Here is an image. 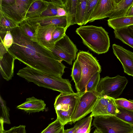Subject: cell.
<instances>
[{"instance_id": "13", "label": "cell", "mask_w": 133, "mask_h": 133, "mask_svg": "<svg viewBox=\"0 0 133 133\" xmlns=\"http://www.w3.org/2000/svg\"><path fill=\"white\" fill-rule=\"evenodd\" d=\"M113 52L121 63L124 73L133 77V52L115 44L112 45Z\"/></svg>"}, {"instance_id": "10", "label": "cell", "mask_w": 133, "mask_h": 133, "mask_svg": "<svg viewBox=\"0 0 133 133\" xmlns=\"http://www.w3.org/2000/svg\"><path fill=\"white\" fill-rule=\"evenodd\" d=\"M78 51L76 46L65 34L56 43L52 51L63 61L72 65Z\"/></svg>"}, {"instance_id": "9", "label": "cell", "mask_w": 133, "mask_h": 133, "mask_svg": "<svg viewBox=\"0 0 133 133\" xmlns=\"http://www.w3.org/2000/svg\"><path fill=\"white\" fill-rule=\"evenodd\" d=\"M97 98L96 90L84 92L82 94L71 116V122L75 123L91 112Z\"/></svg>"}, {"instance_id": "44", "label": "cell", "mask_w": 133, "mask_h": 133, "mask_svg": "<svg viewBox=\"0 0 133 133\" xmlns=\"http://www.w3.org/2000/svg\"><path fill=\"white\" fill-rule=\"evenodd\" d=\"M93 133H100L96 129L95 130Z\"/></svg>"}, {"instance_id": "39", "label": "cell", "mask_w": 133, "mask_h": 133, "mask_svg": "<svg viewBox=\"0 0 133 133\" xmlns=\"http://www.w3.org/2000/svg\"><path fill=\"white\" fill-rule=\"evenodd\" d=\"M76 124L73 127L66 130H64V133H73L76 127Z\"/></svg>"}, {"instance_id": "33", "label": "cell", "mask_w": 133, "mask_h": 133, "mask_svg": "<svg viewBox=\"0 0 133 133\" xmlns=\"http://www.w3.org/2000/svg\"><path fill=\"white\" fill-rule=\"evenodd\" d=\"M4 121L3 119L0 118V133H26L25 126L20 125L18 127H12L8 130H5L4 128Z\"/></svg>"}, {"instance_id": "28", "label": "cell", "mask_w": 133, "mask_h": 133, "mask_svg": "<svg viewBox=\"0 0 133 133\" xmlns=\"http://www.w3.org/2000/svg\"><path fill=\"white\" fill-rule=\"evenodd\" d=\"M71 76L75 84L76 89L78 86L82 76L81 66L76 59L73 64Z\"/></svg>"}, {"instance_id": "42", "label": "cell", "mask_w": 133, "mask_h": 133, "mask_svg": "<svg viewBox=\"0 0 133 133\" xmlns=\"http://www.w3.org/2000/svg\"><path fill=\"white\" fill-rule=\"evenodd\" d=\"M64 127L56 133H64Z\"/></svg>"}, {"instance_id": "38", "label": "cell", "mask_w": 133, "mask_h": 133, "mask_svg": "<svg viewBox=\"0 0 133 133\" xmlns=\"http://www.w3.org/2000/svg\"><path fill=\"white\" fill-rule=\"evenodd\" d=\"M1 42L0 43V57L3 56L5 54L8 52L7 50L4 46L2 39L0 38Z\"/></svg>"}, {"instance_id": "20", "label": "cell", "mask_w": 133, "mask_h": 133, "mask_svg": "<svg viewBox=\"0 0 133 133\" xmlns=\"http://www.w3.org/2000/svg\"><path fill=\"white\" fill-rule=\"evenodd\" d=\"M133 4V0H119L111 12L109 19L125 16L128 10Z\"/></svg>"}, {"instance_id": "5", "label": "cell", "mask_w": 133, "mask_h": 133, "mask_svg": "<svg viewBox=\"0 0 133 133\" xmlns=\"http://www.w3.org/2000/svg\"><path fill=\"white\" fill-rule=\"evenodd\" d=\"M76 59L81 66L82 76L77 92H84V89L91 78L97 72H101V66L96 58L89 52L80 51Z\"/></svg>"}, {"instance_id": "3", "label": "cell", "mask_w": 133, "mask_h": 133, "mask_svg": "<svg viewBox=\"0 0 133 133\" xmlns=\"http://www.w3.org/2000/svg\"><path fill=\"white\" fill-rule=\"evenodd\" d=\"M76 32L81 37L83 43L98 54H104L110 46L108 33L101 26H81Z\"/></svg>"}, {"instance_id": "23", "label": "cell", "mask_w": 133, "mask_h": 133, "mask_svg": "<svg viewBox=\"0 0 133 133\" xmlns=\"http://www.w3.org/2000/svg\"><path fill=\"white\" fill-rule=\"evenodd\" d=\"M114 32L116 38L133 48V36L127 28L114 30Z\"/></svg>"}, {"instance_id": "21", "label": "cell", "mask_w": 133, "mask_h": 133, "mask_svg": "<svg viewBox=\"0 0 133 133\" xmlns=\"http://www.w3.org/2000/svg\"><path fill=\"white\" fill-rule=\"evenodd\" d=\"M108 25L114 30L127 28L133 25V16H125L119 18L109 19Z\"/></svg>"}, {"instance_id": "43", "label": "cell", "mask_w": 133, "mask_h": 133, "mask_svg": "<svg viewBox=\"0 0 133 133\" xmlns=\"http://www.w3.org/2000/svg\"><path fill=\"white\" fill-rule=\"evenodd\" d=\"M91 125L89 127L87 130L84 133H90L91 130Z\"/></svg>"}, {"instance_id": "41", "label": "cell", "mask_w": 133, "mask_h": 133, "mask_svg": "<svg viewBox=\"0 0 133 133\" xmlns=\"http://www.w3.org/2000/svg\"><path fill=\"white\" fill-rule=\"evenodd\" d=\"M127 28L129 32L133 36V25L129 26Z\"/></svg>"}, {"instance_id": "17", "label": "cell", "mask_w": 133, "mask_h": 133, "mask_svg": "<svg viewBox=\"0 0 133 133\" xmlns=\"http://www.w3.org/2000/svg\"><path fill=\"white\" fill-rule=\"evenodd\" d=\"M48 0H32L27 10L25 19L38 17L47 9Z\"/></svg>"}, {"instance_id": "4", "label": "cell", "mask_w": 133, "mask_h": 133, "mask_svg": "<svg viewBox=\"0 0 133 133\" xmlns=\"http://www.w3.org/2000/svg\"><path fill=\"white\" fill-rule=\"evenodd\" d=\"M84 92L73 94L61 93L56 98L54 106L57 118L63 126L71 122V116L81 96Z\"/></svg>"}, {"instance_id": "6", "label": "cell", "mask_w": 133, "mask_h": 133, "mask_svg": "<svg viewBox=\"0 0 133 133\" xmlns=\"http://www.w3.org/2000/svg\"><path fill=\"white\" fill-rule=\"evenodd\" d=\"M92 125L100 133H131L133 126L112 115L94 117Z\"/></svg>"}, {"instance_id": "26", "label": "cell", "mask_w": 133, "mask_h": 133, "mask_svg": "<svg viewBox=\"0 0 133 133\" xmlns=\"http://www.w3.org/2000/svg\"><path fill=\"white\" fill-rule=\"evenodd\" d=\"M92 117L90 115L78 121L76 123V127L73 133H84L91 125Z\"/></svg>"}, {"instance_id": "45", "label": "cell", "mask_w": 133, "mask_h": 133, "mask_svg": "<svg viewBox=\"0 0 133 133\" xmlns=\"http://www.w3.org/2000/svg\"><path fill=\"white\" fill-rule=\"evenodd\" d=\"M131 133H133V132H131Z\"/></svg>"}, {"instance_id": "2", "label": "cell", "mask_w": 133, "mask_h": 133, "mask_svg": "<svg viewBox=\"0 0 133 133\" xmlns=\"http://www.w3.org/2000/svg\"><path fill=\"white\" fill-rule=\"evenodd\" d=\"M17 75L39 86L66 94L75 93L68 79L49 75L28 66L20 69Z\"/></svg>"}, {"instance_id": "29", "label": "cell", "mask_w": 133, "mask_h": 133, "mask_svg": "<svg viewBox=\"0 0 133 133\" xmlns=\"http://www.w3.org/2000/svg\"><path fill=\"white\" fill-rule=\"evenodd\" d=\"M19 26L24 33L32 40L37 42L34 28L24 19L19 24Z\"/></svg>"}, {"instance_id": "15", "label": "cell", "mask_w": 133, "mask_h": 133, "mask_svg": "<svg viewBox=\"0 0 133 133\" xmlns=\"http://www.w3.org/2000/svg\"><path fill=\"white\" fill-rule=\"evenodd\" d=\"M0 72L5 80L9 81L14 75V62L16 59L8 52L0 57Z\"/></svg>"}, {"instance_id": "24", "label": "cell", "mask_w": 133, "mask_h": 133, "mask_svg": "<svg viewBox=\"0 0 133 133\" xmlns=\"http://www.w3.org/2000/svg\"><path fill=\"white\" fill-rule=\"evenodd\" d=\"M48 1V5L47 8L42 14L40 16H58V8L64 5V0H51Z\"/></svg>"}, {"instance_id": "30", "label": "cell", "mask_w": 133, "mask_h": 133, "mask_svg": "<svg viewBox=\"0 0 133 133\" xmlns=\"http://www.w3.org/2000/svg\"><path fill=\"white\" fill-rule=\"evenodd\" d=\"M1 117L3 119L4 123L10 124L11 123L9 119L10 109L6 105V103L0 96V98Z\"/></svg>"}, {"instance_id": "27", "label": "cell", "mask_w": 133, "mask_h": 133, "mask_svg": "<svg viewBox=\"0 0 133 133\" xmlns=\"http://www.w3.org/2000/svg\"><path fill=\"white\" fill-rule=\"evenodd\" d=\"M117 108L119 111L115 116L133 126V111L118 107Z\"/></svg>"}, {"instance_id": "32", "label": "cell", "mask_w": 133, "mask_h": 133, "mask_svg": "<svg viewBox=\"0 0 133 133\" xmlns=\"http://www.w3.org/2000/svg\"><path fill=\"white\" fill-rule=\"evenodd\" d=\"M98 1L99 0H87L83 25L89 22L91 15Z\"/></svg>"}, {"instance_id": "22", "label": "cell", "mask_w": 133, "mask_h": 133, "mask_svg": "<svg viewBox=\"0 0 133 133\" xmlns=\"http://www.w3.org/2000/svg\"><path fill=\"white\" fill-rule=\"evenodd\" d=\"M19 24L0 11V33L5 36L7 32L11 31Z\"/></svg>"}, {"instance_id": "25", "label": "cell", "mask_w": 133, "mask_h": 133, "mask_svg": "<svg viewBox=\"0 0 133 133\" xmlns=\"http://www.w3.org/2000/svg\"><path fill=\"white\" fill-rule=\"evenodd\" d=\"M87 0H78L76 15V24L82 26L84 25V18Z\"/></svg>"}, {"instance_id": "7", "label": "cell", "mask_w": 133, "mask_h": 133, "mask_svg": "<svg viewBox=\"0 0 133 133\" xmlns=\"http://www.w3.org/2000/svg\"><path fill=\"white\" fill-rule=\"evenodd\" d=\"M128 82L124 76L118 75L111 77L106 76L102 78L97 86L96 92L115 99L119 98Z\"/></svg>"}, {"instance_id": "12", "label": "cell", "mask_w": 133, "mask_h": 133, "mask_svg": "<svg viewBox=\"0 0 133 133\" xmlns=\"http://www.w3.org/2000/svg\"><path fill=\"white\" fill-rule=\"evenodd\" d=\"M119 0H99L91 15L89 22L109 18Z\"/></svg>"}, {"instance_id": "37", "label": "cell", "mask_w": 133, "mask_h": 133, "mask_svg": "<svg viewBox=\"0 0 133 133\" xmlns=\"http://www.w3.org/2000/svg\"><path fill=\"white\" fill-rule=\"evenodd\" d=\"M3 44L7 50L11 47L13 44L14 40L10 31L7 32L4 37L2 39Z\"/></svg>"}, {"instance_id": "46", "label": "cell", "mask_w": 133, "mask_h": 133, "mask_svg": "<svg viewBox=\"0 0 133 133\" xmlns=\"http://www.w3.org/2000/svg\"></svg>"}, {"instance_id": "31", "label": "cell", "mask_w": 133, "mask_h": 133, "mask_svg": "<svg viewBox=\"0 0 133 133\" xmlns=\"http://www.w3.org/2000/svg\"><path fill=\"white\" fill-rule=\"evenodd\" d=\"M100 73L99 72H97L89 79L85 87L84 92L96 90L100 79Z\"/></svg>"}, {"instance_id": "8", "label": "cell", "mask_w": 133, "mask_h": 133, "mask_svg": "<svg viewBox=\"0 0 133 133\" xmlns=\"http://www.w3.org/2000/svg\"><path fill=\"white\" fill-rule=\"evenodd\" d=\"M32 0H0V11L18 24L25 19Z\"/></svg>"}, {"instance_id": "34", "label": "cell", "mask_w": 133, "mask_h": 133, "mask_svg": "<svg viewBox=\"0 0 133 133\" xmlns=\"http://www.w3.org/2000/svg\"><path fill=\"white\" fill-rule=\"evenodd\" d=\"M64 127L59 119L57 118L54 121L49 124L41 133H56Z\"/></svg>"}, {"instance_id": "1", "label": "cell", "mask_w": 133, "mask_h": 133, "mask_svg": "<svg viewBox=\"0 0 133 133\" xmlns=\"http://www.w3.org/2000/svg\"><path fill=\"white\" fill-rule=\"evenodd\" d=\"M10 31L14 42L8 51L16 59L45 74L62 77L66 67L62 59L50 50L32 40L19 26Z\"/></svg>"}, {"instance_id": "14", "label": "cell", "mask_w": 133, "mask_h": 133, "mask_svg": "<svg viewBox=\"0 0 133 133\" xmlns=\"http://www.w3.org/2000/svg\"><path fill=\"white\" fill-rule=\"evenodd\" d=\"M31 25H39L45 26L52 25L63 27L66 29L67 25L66 15L62 16H40L25 19Z\"/></svg>"}, {"instance_id": "11", "label": "cell", "mask_w": 133, "mask_h": 133, "mask_svg": "<svg viewBox=\"0 0 133 133\" xmlns=\"http://www.w3.org/2000/svg\"><path fill=\"white\" fill-rule=\"evenodd\" d=\"M31 26L35 29L37 42L52 51L57 43L55 31L56 26L52 25L44 26L39 25Z\"/></svg>"}, {"instance_id": "18", "label": "cell", "mask_w": 133, "mask_h": 133, "mask_svg": "<svg viewBox=\"0 0 133 133\" xmlns=\"http://www.w3.org/2000/svg\"><path fill=\"white\" fill-rule=\"evenodd\" d=\"M97 94V99L90 116L94 117L108 115L107 109L110 97L100 93Z\"/></svg>"}, {"instance_id": "35", "label": "cell", "mask_w": 133, "mask_h": 133, "mask_svg": "<svg viewBox=\"0 0 133 133\" xmlns=\"http://www.w3.org/2000/svg\"><path fill=\"white\" fill-rule=\"evenodd\" d=\"M114 100L118 107L133 111V100H128L123 98H118Z\"/></svg>"}, {"instance_id": "40", "label": "cell", "mask_w": 133, "mask_h": 133, "mask_svg": "<svg viewBox=\"0 0 133 133\" xmlns=\"http://www.w3.org/2000/svg\"><path fill=\"white\" fill-rule=\"evenodd\" d=\"M125 16H133V4L128 10Z\"/></svg>"}, {"instance_id": "19", "label": "cell", "mask_w": 133, "mask_h": 133, "mask_svg": "<svg viewBox=\"0 0 133 133\" xmlns=\"http://www.w3.org/2000/svg\"><path fill=\"white\" fill-rule=\"evenodd\" d=\"M78 2V0H64V9L66 14V29L70 26L76 24Z\"/></svg>"}, {"instance_id": "36", "label": "cell", "mask_w": 133, "mask_h": 133, "mask_svg": "<svg viewBox=\"0 0 133 133\" xmlns=\"http://www.w3.org/2000/svg\"><path fill=\"white\" fill-rule=\"evenodd\" d=\"M114 99L110 98L107 109L108 115L115 116L118 112L119 110Z\"/></svg>"}, {"instance_id": "16", "label": "cell", "mask_w": 133, "mask_h": 133, "mask_svg": "<svg viewBox=\"0 0 133 133\" xmlns=\"http://www.w3.org/2000/svg\"><path fill=\"white\" fill-rule=\"evenodd\" d=\"M46 106L44 101L32 97L27 98L24 102L17 106L16 108L31 113L43 111L45 109Z\"/></svg>"}]
</instances>
